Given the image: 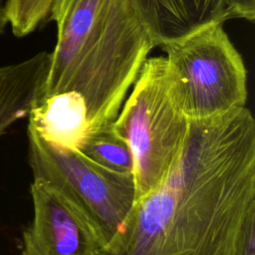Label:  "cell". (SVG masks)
Returning a JSON list of instances; mask_svg holds the SVG:
<instances>
[{
  "label": "cell",
  "instance_id": "obj_8",
  "mask_svg": "<svg viewBox=\"0 0 255 255\" xmlns=\"http://www.w3.org/2000/svg\"><path fill=\"white\" fill-rule=\"evenodd\" d=\"M28 118V131L64 147L76 148L89 130L85 102L71 92L39 96Z\"/></svg>",
  "mask_w": 255,
  "mask_h": 255
},
{
  "label": "cell",
  "instance_id": "obj_11",
  "mask_svg": "<svg viewBox=\"0 0 255 255\" xmlns=\"http://www.w3.org/2000/svg\"><path fill=\"white\" fill-rule=\"evenodd\" d=\"M54 0H6L5 10L13 34L25 37L49 20Z\"/></svg>",
  "mask_w": 255,
  "mask_h": 255
},
{
  "label": "cell",
  "instance_id": "obj_3",
  "mask_svg": "<svg viewBox=\"0 0 255 255\" xmlns=\"http://www.w3.org/2000/svg\"><path fill=\"white\" fill-rule=\"evenodd\" d=\"M160 47L170 95L189 120L245 107L247 70L223 23L207 24Z\"/></svg>",
  "mask_w": 255,
  "mask_h": 255
},
{
  "label": "cell",
  "instance_id": "obj_5",
  "mask_svg": "<svg viewBox=\"0 0 255 255\" xmlns=\"http://www.w3.org/2000/svg\"><path fill=\"white\" fill-rule=\"evenodd\" d=\"M34 178L56 188L90 221L104 246L115 236L135 201L132 174L93 162L76 148L49 142L28 131Z\"/></svg>",
  "mask_w": 255,
  "mask_h": 255
},
{
  "label": "cell",
  "instance_id": "obj_10",
  "mask_svg": "<svg viewBox=\"0 0 255 255\" xmlns=\"http://www.w3.org/2000/svg\"><path fill=\"white\" fill-rule=\"evenodd\" d=\"M76 149L98 165L116 173L132 174L133 159L128 142L113 123L89 130Z\"/></svg>",
  "mask_w": 255,
  "mask_h": 255
},
{
  "label": "cell",
  "instance_id": "obj_13",
  "mask_svg": "<svg viewBox=\"0 0 255 255\" xmlns=\"http://www.w3.org/2000/svg\"><path fill=\"white\" fill-rule=\"evenodd\" d=\"M78 1L79 0H54L49 20L56 22V25L59 24L69 14Z\"/></svg>",
  "mask_w": 255,
  "mask_h": 255
},
{
  "label": "cell",
  "instance_id": "obj_7",
  "mask_svg": "<svg viewBox=\"0 0 255 255\" xmlns=\"http://www.w3.org/2000/svg\"><path fill=\"white\" fill-rule=\"evenodd\" d=\"M156 46L231 19L228 0H130Z\"/></svg>",
  "mask_w": 255,
  "mask_h": 255
},
{
  "label": "cell",
  "instance_id": "obj_12",
  "mask_svg": "<svg viewBox=\"0 0 255 255\" xmlns=\"http://www.w3.org/2000/svg\"><path fill=\"white\" fill-rule=\"evenodd\" d=\"M234 255H255V208L246 216Z\"/></svg>",
  "mask_w": 255,
  "mask_h": 255
},
{
  "label": "cell",
  "instance_id": "obj_6",
  "mask_svg": "<svg viewBox=\"0 0 255 255\" xmlns=\"http://www.w3.org/2000/svg\"><path fill=\"white\" fill-rule=\"evenodd\" d=\"M33 219L18 255H100L104 243L86 216L49 183L31 184Z\"/></svg>",
  "mask_w": 255,
  "mask_h": 255
},
{
  "label": "cell",
  "instance_id": "obj_4",
  "mask_svg": "<svg viewBox=\"0 0 255 255\" xmlns=\"http://www.w3.org/2000/svg\"><path fill=\"white\" fill-rule=\"evenodd\" d=\"M189 123L170 95L164 57L147 58L113 122L131 150L135 200L156 188L168 174Z\"/></svg>",
  "mask_w": 255,
  "mask_h": 255
},
{
  "label": "cell",
  "instance_id": "obj_14",
  "mask_svg": "<svg viewBox=\"0 0 255 255\" xmlns=\"http://www.w3.org/2000/svg\"><path fill=\"white\" fill-rule=\"evenodd\" d=\"M8 24L6 10H5V2L4 0H0V35L4 32L6 25Z\"/></svg>",
  "mask_w": 255,
  "mask_h": 255
},
{
  "label": "cell",
  "instance_id": "obj_2",
  "mask_svg": "<svg viewBox=\"0 0 255 255\" xmlns=\"http://www.w3.org/2000/svg\"><path fill=\"white\" fill-rule=\"evenodd\" d=\"M154 47L130 0H79L57 24L39 96L74 93L85 102L89 130L111 124Z\"/></svg>",
  "mask_w": 255,
  "mask_h": 255
},
{
  "label": "cell",
  "instance_id": "obj_9",
  "mask_svg": "<svg viewBox=\"0 0 255 255\" xmlns=\"http://www.w3.org/2000/svg\"><path fill=\"white\" fill-rule=\"evenodd\" d=\"M51 54L40 52L16 64L0 67V135L28 116L46 81Z\"/></svg>",
  "mask_w": 255,
  "mask_h": 255
},
{
  "label": "cell",
  "instance_id": "obj_1",
  "mask_svg": "<svg viewBox=\"0 0 255 255\" xmlns=\"http://www.w3.org/2000/svg\"><path fill=\"white\" fill-rule=\"evenodd\" d=\"M255 208V121L242 107L190 120L163 181L136 199L100 255H234Z\"/></svg>",
  "mask_w": 255,
  "mask_h": 255
}]
</instances>
